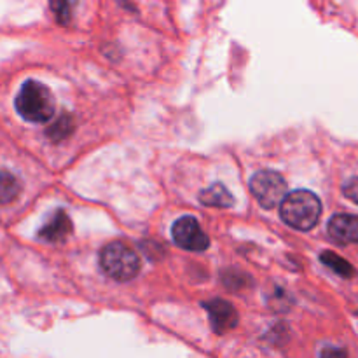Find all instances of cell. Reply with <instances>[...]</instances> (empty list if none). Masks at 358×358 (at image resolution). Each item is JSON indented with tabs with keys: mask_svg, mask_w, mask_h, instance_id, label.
<instances>
[{
	"mask_svg": "<svg viewBox=\"0 0 358 358\" xmlns=\"http://www.w3.org/2000/svg\"><path fill=\"white\" fill-rule=\"evenodd\" d=\"M173 241L184 250L191 252H205L210 247V240L203 233L201 226L194 217H182L173 224Z\"/></svg>",
	"mask_w": 358,
	"mask_h": 358,
	"instance_id": "obj_5",
	"label": "cell"
},
{
	"mask_svg": "<svg viewBox=\"0 0 358 358\" xmlns=\"http://www.w3.org/2000/svg\"><path fill=\"white\" fill-rule=\"evenodd\" d=\"M199 201L205 206H217V208H231L234 205V196L231 194L222 184H213L199 194Z\"/></svg>",
	"mask_w": 358,
	"mask_h": 358,
	"instance_id": "obj_9",
	"label": "cell"
},
{
	"mask_svg": "<svg viewBox=\"0 0 358 358\" xmlns=\"http://www.w3.org/2000/svg\"><path fill=\"white\" fill-rule=\"evenodd\" d=\"M49 3H51V10L59 24H69L72 21L77 0H49Z\"/></svg>",
	"mask_w": 358,
	"mask_h": 358,
	"instance_id": "obj_12",
	"label": "cell"
},
{
	"mask_svg": "<svg viewBox=\"0 0 358 358\" xmlns=\"http://www.w3.org/2000/svg\"><path fill=\"white\" fill-rule=\"evenodd\" d=\"M250 191L264 208L271 210L282 205L287 196V182L273 170L257 171L250 178Z\"/></svg>",
	"mask_w": 358,
	"mask_h": 358,
	"instance_id": "obj_4",
	"label": "cell"
},
{
	"mask_svg": "<svg viewBox=\"0 0 358 358\" xmlns=\"http://www.w3.org/2000/svg\"><path fill=\"white\" fill-rule=\"evenodd\" d=\"M73 129V119L72 115L69 114H63L62 117L58 119V121L52 122L51 128L48 129V136L51 140H55V142H59V140L66 138V136L72 133Z\"/></svg>",
	"mask_w": 358,
	"mask_h": 358,
	"instance_id": "obj_13",
	"label": "cell"
},
{
	"mask_svg": "<svg viewBox=\"0 0 358 358\" xmlns=\"http://www.w3.org/2000/svg\"><path fill=\"white\" fill-rule=\"evenodd\" d=\"M320 261L325 266H329L331 269H334L339 276H345V278H352L355 275V269L352 264H348V261H345L343 257H339L334 252H324L320 257Z\"/></svg>",
	"mask_w": 358,
	"mask_h": 358,
	"instance_id": "obj_11",
	"label": "cell"
},
{
	"mask_svg": "<svg viewBox=\"0 0 358 358\" xmlns=\"http://www.w3.org/2000/svg\"><path fill=\"white\" fill-rule=\"evenodd\" d=\"M100 266L103 273L117 282H128L133 280L140 271V259L133 248L126 247L124 243H108L100 254Z\"/></svg>",
	"mask_w": 358,
	"mask_h": 358,
	"instance_id": "obj_3",
	"label": "cell"
},
{
	"mask_svg": "<svg viewBox=\"0 0 358 358\" xmlns=\"http://www.w3.org/2000/svg\"><path fill=\"white\" fill-rule=\"evenodd\" d=\"M72 233V220L63 210H56L38 231V238L48 243H62Z\"/></svg>",
	"mask_w": 358,
	"mask_h": 358,
	"instance_id": "obj_8",
	"label": "cell"
},
{
	"mask_svg": "<svg viewBox=\"0 0 358 358\" xmlns=\"http://www.w3.org/2000/svg\"><path fill=\"white\" fill-rule=\"evenodd\" d=\"M21 182L10 171H0V205H9L20 196Z\"/></svg>",
	"mask_w": 358,
	"mask_h": 358,
	"instance_id": "obj_10",
	"label": "cell"
},
{
	"mask_svg": "<svg viewBox=\"0 0 358 358\" xmlns=\"http://www.w3.org/2000/svg\"><path fill=\"white\" fill-rule=\"evenodd\" d=\"M329 234L338 243H358V215L339 213L329 220Z\"/></svg>",
	"mask_w": 358,
	"mask_h": 358,
	"instance_id": "obj_7",
	"label": "cell"
},
{
	"mask_svg": "<svg viewBox=\"0 0 358 358\" xmlns=\"http://www.w3.org/2000/svg\"><path fill=\"white\" fill-rule=\"evenodd\" d=\"M280 215L290 227L310 231L317 226L322 215V203L311 191H294L285 196L280 205Z\"/></svg>",
	"mask_w": 358,
	"mask_h": 358,
	"instance_id": "obj_1",
	"label": "cell"
},
{
	"mask_svg": "<svg viewBox=\"0 0 358 358\" xmlns=\"http://www.w3.org/2000/svg\"><path fill=\"white\" fill-rule=\"evenodd\" d=\"M203 308L208 311L210 324L217 334H226L238 325V311L227 301H206V303H203Z\"/></svg>",
	"mask_w": 358,
	"mask_h": 358,
	"instance_id": "obj_6",
	"label": "cell"
},
{
	"mask_svg": "<svg viewBox=\"0 0 358 358\" xmlns=\"http://www.w3.org/2000/svg\"><path fill=\"white\" fill-rule=\"evenodd\" d=\"M16 110L30 122H48L56 110L55 96L42 83L27 80L16 96Z\"/></svg>",
	"mask_w": 358,
	"mask_h": 358,
	"instance_id": "obj_2",
	"label": "cell"
},
{
	"mask_svg": "<svg viewBox=\"0 0 358 358\" xmlns=\"http://www.w3.org/2000/svg\"><path fill=\"white\" fill-rule=\"evenodd\" d=\"M343 192H345L346 198L352 199L353 203H358V178H352L348 184H345Z\"/></svg>",
	"mask_w": 358,
	"mask_h": 358,
	"instance_id": "obj_14",
	"label": "cell"
}]
</instances>
